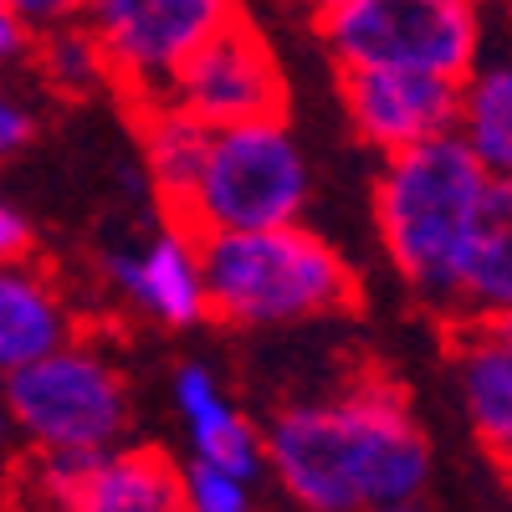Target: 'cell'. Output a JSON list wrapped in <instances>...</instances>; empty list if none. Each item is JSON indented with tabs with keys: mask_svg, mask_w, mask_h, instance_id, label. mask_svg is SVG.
Returning <instances> with one entry per match:
<instances>
[{
	"mask_svg": "<svg viewBox=\"0 0 512 512\" xmlns=\"http://www.w3.org/2000/svg\"><path fill=\"white\" fill-rule=\"evenodd\" d=\"M262 466L303 512H364L420 502L431 441L390 374H359L338 395L287 405L262 431Z\"/></svg>",
	"mask_w": 512,
	"mask_h": 512,
	"instance_id": "1",
	"label": "cell"
},
{
	"mask_svg": "<svg viewBox=\"0 0 512 512\" xmlns=\"http://www.w3.org/2000/svg\"><path fill=\"white\" fill-rule=\"evenodd\" d=\"M374 226L405 287L446 318L461 262L497 226H512V185L456 134H436L384 154L374 180Z\"/></svg>",
	"mask_w": 512,
	"mask_h": 512,
	"instance_id": "2",
	"label": "cell"
},
{
	"mask_svg": "<svg viewBox=\"0 0 512 512\" xmlns=\"http://www.w3.org/2000/svg\"><path fill=\"white\" fill-rule=\"evenodd\" d=\"M205 318L226 328H287L359 303L349 262L303 221L200 236Z\"/></svg>",
	"mask_w": 512,
	"mask_h": 512,
	"instance_id": "3",
	"label": "cell"
},
{
	"mask_svg": "<svg viewBox=\"0 0 512 512\" xmlns=\"http://www.w3.org/2000/svg\"><path fill=\"white\" fill-rule=\"evenodd\" d=\"M308 205V154L282 113L241 118L210 128L195 190L180 216L195 236L210 231H262L282 221H303Z\"/></svg>",
	"mask_w": 512,
	"mask_h": 512,
	"instance_id": "4",
	"label": "cell"
},
{
	"mask_svg": "<svg viewBox=\"0 0 512 512\" xmlns=\"http://www.w3.org/2000/svg\"><path fill=\"white\" fill-rule=\"evenodd\" d=\"M0 405L31 451H108L128 431V379L82 328L0 379Z\"/></svg>",
	"mask_w": 512,
	"mask_h": 512,
	"instance_id": "5",
	"label": "cell"
},
{
	"mask_svg": "<svg viewBox=\"0 0 512 512\" xmlns=\"http://www.w3.org/2000/svg\"><path fill=\"white\" fill-rule=\"evenodd\" d=\"M318 36L338 67H400L461 82L482 57V0H323Z\"/></svg>",
	"mask_w": 512,
	"mask_h": 512,
	"instance_id": "6",
	"label": "cell"
},
{
	"mask_svg": "<svg viewBox=\"0 0 512 512\" xmlns=\"http://www.w3.org/2000/svg\"><path fill=\"white\" fill-rule=\"evenodd\" d=\"M236 11V0H82L77 26L98 41L108 88L134 108L164 98L180 62Z\"/></svg>",
	"mask_w": 512,
	"mask_h": 512,
	"instance_id": "7",
	"label": "cell"
},
{
	"mask_svg": "<svg viewBox=\"0 0 512 512\" xmlns=\"http://www.w3.org/2000/svg\"><path fill=\"white\" fill-rule=\"evenodd\" d=\"M164 98L175 108H185L190 118H200L205 128H226L241 118L282 113L287 82H282L272 41L236 11L221 31H210L180 62Z\"/></svg>",
	"mask_w": 512,
	"mask_h": 512,
	"instance_id": "8",
	"label": "cell"
},
{
	"mask_svg": "<svg viewBox=\"0 0 512 512\" xmlns=\"http://www.w3.org/2000/svg\"><path fill=\"white\" fill-rule=\"evenodd\" d=\"M108 287L154 328H195L205 323V277H200V236L164 216L134 246L108 251Z\"/></svg>",
	"mask_w": 512,
	"mask_h": 512,
	"instance_id": "9",
	"label": "cell"
},
{
	"mask_svg": "<svg viewBox=\"0 0 512 512\" xmlns=\"http://www.w3.org/2000/svg\"><path fill=\"white\" fill-rule=\"evenodd\" d=\"M338 98L354 134L379 154H395L451 134L456 123V82L400 67H338Z\"/></svg>",
	"mask_w": 512,
	"mask_h": 512,
	"instance_id": "10",
	"label": "cell"
},
{
	"mask_svg": "<svg viewBox=\"0 0 512 512\" xmlns=\"http://www.w3.org/2000/svg\"><path fill=\"white\" fill-rule=\"evenodd\" d=\"M451 359H456V390L472 436L507 461L512 451V328L507 318H472L451 323Z\"/></svg>",
	"mask_w": 512,
	"mask_h": 512,
	"instance_id": "11",
	"label": "cell"
},
{
	"mask_svg": "<svg viewBox=\"0 0 512 512\" xmlns=\"http://www.w3.org/2000/svg\"><path fill=\"white\" fill-rule=\"evenodd\" d=\"M175 410H180L185 441H190V461L221 466L231 477L256 482V472H262V431L226 395L216 369L200 359L180 364L175 369Z\"/></svg>",
	"mask_w": 512,
	"mask_h": 512,
	"instance_id": "12",
	"label": "cell"
},
{
	"mask_svg": "<svg viewBox=\"0 0 512 512\" xmlns=\"http://www.w3.org/2000/svg\"><path fill=\"white\" fill-rule=\"evenodd\" d=\"M72 512H185V472L159 446H108L77 466Z\"/></svg>",
	"mask_w": 512,
	"mask_h": 512,
	"instance_id": "13",
	"label": "cell"
},
{
	"mask_svg": "<svg viewBox=\"0 0 512 512\" xmlns=\"http://www.w3.org/2000/svg\"><path fill=\"white\" fill-rule=\"evenodd\" d=\"M72 333H77V313L47 267H36L31 256L0 262V379L41 359L47 349L67 344Z\"/></svg>",
	"mask_w": 512,
	"mask_h": 512,
	"instance_id": "14",
	"label": "cell"
},
{
	"mask_svg": "<svg viewBox=\"0 0 512 512\" xmlns=\"http://www.w3.org/2000/svg\"><path fill=\"white\" fill-rule=\"evenodd\" d=\"M134 123H139V159H144L149 190L159 195L164 216H180L185 195L195 190L210 128L200 118H190L185 108H175L169 98L134 103Z\"/></svg>",
	"mask_w": 512,
	"mask_h": 512,
	"instance_id": "15",
	"label": "cell"
},
{
	"mask_svg": "<svg viewBox=\"0 0 512 512\" xmlns=\"http://www.w3.org/2000/svg\"><path fill=\"white\" fill-rule=\"evenodd\" d=\"M451 134L472 149L492 175H512V72H507V62L477 57V67L456 82Z\"/></svg>",
	"mask_w": 512,
	"mask_h": 512,
	"instance_id": "16",
	"label": "cell"
},
{
	"mask_svg": "<svg viewBox=\"0 0 512 512\" xmlns=\"http://www.w3.org/2000/svg\"><path fill=\"white\" fill-rule=\"evenodd\" d=\"M26 62H36L41 82H47L52 93H62V98H88V93L108 88V67H103L98 41L82 31L77 21H62V26L36 31Z\"/></svg>",
	"mask_w": 512,
	"mask_h": 512,
	"instance_id": "17",
	"label": "cell"
},
{
	"mask_svg": "<svg viewBox=\"0 0 512 512\" xmlns=\"http://www.w3.org/2000/svg\"><path fill=\"white\" fill-rule=\"evenodd\" d=\"M185 512H251V482L221 466L190 461L185 466Z\"/></svg>",
	"mask_w": 512,
	"mask_h": 512,
	"instance_id": "18",
	"label": "cell"
},
{
	"mask_svg": "<svg viewBox=\"0 0 512 512\" xmlns=\"http://www.w3.org/2000/svg\"><path fill=\"white\" fill-rule=\"evenodd\" d=\"M31 134H36V118H31V108H26L16 93L0 88V159L21 154V149L31 144Z\"/></svg>",
	"mask_w": 512,
	"mask_h": 512,
	"instance_id": "19",
	"label": "cell"
},
{
	"mask_svg": "<svg viewBox=\"0 0 512 512\" xmlns=\"http://www.w3.org/2000/svg\"><path fill=\"white\" fill-rule=\"evenodd\" d=\"M31 41L36 31L26 26V16L11 6V0H0V67H16L31 57Z\"/></svg>",
	"mask_w": 512,
	"mask_h": 512,
	"instance_id": "20",
	"label": "cell"
},
{
	"mask_svg": "<svg viewBox=\"0 0 512 512\" xmlns=\"http://www.w3.org/2000/svg\"><path fill=\"white\" fill-rule=\"evenodd\" d=\"M16 256H31V221L21 216V205L0 195V262H16Z\"/></svg>",
	"mask_w": 512,
	"mask_h": 512,
	"instance_id": "21",
	"label": "cell"
},
{
	"mask_svg": "<svg viewBox=\"0 0 512 512\" xmlns=\"http://www.w3.org/2000/svg\"><path fill=\"white\" fill-rule=\"evenodd\" d=\"M11 6L26 16L31 31H47V26L77 21V6H82V0H11Z\"/></svg>",
	"mask_w": 512,
	"mask_h": 512,
	"instance_id": "22",
	"label": "cell"
},
{
	"mask_svg": "<svg viewBox=\"0 0 512 512\" xmlns=\"http://www.w3.org/2000/svg\"><path fill=\"white\" fill-rule=\"evenodd\" d=\"M364 512H420V502H374Z\"/></svg>",
	"mask_w": 512,
	"mask_h": 512,
	"instance_id": "23",
	"label": "cell"
},
{
	"mask_svg": "<svg viewBox=\"0 0 512 512\" xmlns=\"http://www.w3.org/2000/svg\"><path fill=\"white\" fill-rule=\"evenodd\" d=\"M313 6H323V0H313Z\"/></svg>",
	"mask_w": 512,
	"mask_h": 512,
	"instance_id": "24",
	"label": "cell"
}]
</instances>
